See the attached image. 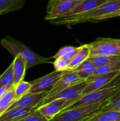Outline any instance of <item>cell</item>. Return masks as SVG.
I'll return each instance as SVG.
<instances>
[{
    "label": "cell",
    "instance_id": "12",
    "mask_svg": "<svg viewBox=\"0 0 120 121\" xmlns=\"http://www.w3.org/2000/svg\"><path fill=\"white\" fill-rule=\"evenodd\" d=\"M120 74V72H115L112 73H110L108 74L90 77L86 79L87 82V86L83 91L82 94L89 93L91 91L97 90L101 87H103L108 84H109L111 82H112L116 77H117Z\"/></svg>",
    "mask_w": 120,
    "mask_h": 121
},
{
    "label": "cell",
    "instance_id": "14",
    "mask_svg": "<svg viewBox=\"0 0 120 121\" xmlns=\"http://www.w3.org/2000/svg\"><path fill=\"white\" fill-rule=\"evenodd\" d=\"M13 65V86H16L21 82L23 81L26 68V63L25 60L18 55L14 57L12 62Z\"/></svg>",
    "mask_w": 120,
    "mask_h": 121
},
{
    "label": "cell",
    "instance_id": "1",
    "mask_svg": "<svg viewBox=\"0 0 120 121\" xmlns=\"http://www.w3.org/2000/svg\"><path fill=\"white\" fill-rule=\"evenodd\" d=\"M120 9V0H108L102 5L81 13L69 15L65 17L49 21L54 25H75L86 22H95L104 20V18Z\"/></svg>",
    "mask_w": 120,
    "mask_h": 121
},
{
    "label": "cell",
    "instance_id": "26",
    "mask_svg": "<svg viewBox=\"0 0 120 121\" xmlns=\"http://www.w3.org/2000/svg\"><path fill=\"white\" fill-rule=\"evenodd\" d=\"M31 87L30 82H27L22 81L16 86H14V94H15V101L18 100L25 94H28V91Z\"/></svg>",
    "mask_w": 120,
    "mask_h": 121
},
{
    "label": "cell",
    "instance_id": "11",
    "mask_svg": "<svg viewBox=\"0 0 120 121\" xmlns=\"http://www.w3.org/2000/svg\"><path fill=\"white\" fill-rule=\"evenodd\" d=\"M48 94V91L41 93H28L15 101L8 109L13 108H30V107H39L43 100Z\"/></svg>",
    "mask_w": 120,
    "mask_h": 121
},
{
    "label": "cell",
    "instance_id": "29",
    "mask_svg": "<svg viewBox=\"0 0 120 121\" xmlns=\"http://www.w3.org/2000/svg\"><path fill=\"white\" fill-rule=\"evenodd\" d=\"M116 17H120V9L115 11V12H113L112 13H110L108 15H107L105 18H104V20L105 19H109V18H116Z\"/></svg>",
    "mask_w": 120,
    "mask_h": 121
},
{
    "label": "cell",
    "instance_id": "22",
    "mask_svg": "<svg viewBox=\"0 0 120 121\" xmlns=\"http://www.w3.org/2000/svg\"><path fill=\"white\" fill-rule=\"evenodd\" d=\"M88 121H120V112L112 111L100 112Z\"/></svg>",
    "mask_w": 120,
    "mask_h": 121
},
{
    "label": "cell",
    "instance_id": "9",
    "mask_svg": "<svg viewBox=\"0 0 120 121\" xmlns=\"http://www.w3.org/2000/svg\"><path fill=\"white\" fill-rule=\"evenodd\" d=\"M87 84H88L86 80H84L80 83H78L75 85L68 87L50 98L45 99L43 100V101L42 102V104H40V106L46 104L53 100L60 99H66V100H74L76 101L82 95L83 91L87 86Z\"/></svg>",
    "mask_w": 120,
    "mask_h": 121
},
{
    "label": "cell",
    "instance_id": "19",
    "mask_svg": "<svg viewBox=\"0 0 120 121\" xmlns=\"http://www.w3.org/2000/svg\"><path fill=\"white\" fill-rule=\"evenodd\" d=\"M14 101L15 94L14 86H13L0 98V116L6 111Z\"/></svg>",
    "mask_w": 120,
    "mask_h": 121
},
{
    "label": "cell",
    "instance_id": "17",
    "mask_svg": "<svg viewBox=\"0 0 120 121\" xmlns=\"http://www.w3.org/2000/svg\"><path fill=\"white\" fill-rule=\"evenodd\" d=\"M108 1V0H83L79 4V5L74 10L71 15L86 12L102 5L103 4L107 2Z\"/></svg>",
    "mask_w": 120,
    "mask_h": 121
},
{
    "label": "cell",
    "instance_id": "3",
    "mask_svg": "<svg viewBox=\"0 0 120 121\" xmlns=\"http://www.w3.org/2000/svg\"><path fill=\"white\" fill-rule=\"evenodd\" d=\"M120 87V74L116 77L112 82H111L109 84L101 87L97 90L91 91L89 93H86L82 94L78 100H76L73 104L67 107L66 110H69L74 108L94 104L97 103H100L104 101L109 99Z\"/></svg>",
    "mask_w": 120,
    "mask_h": 121
},
{
    "label": "cell",
    "instance_id": "2",
    "mask_svg": "<svg viewBox=\"0 0 120 121\" xmlns=\"http://www.w3.org/2000/svg\"><path fill=\"white\" fill-rule=\"evenodd\" d=\"M0 43L14 57L20 55L25 61L27 69L40 64L53 63L52 57H44L37 55L25 44L15 40L10 35H6L4 38L1 39Z\"/></svg>",
    "mask_w": 120,
    "mask_h": 121
},
{
    "label": "cell",
    "instance_id": "8",
    "mask_svg": "<svg viewBox=\"0 0 120 121\" xmlns=\"http://www.w3.org/2000/svg\"><path fill=\"white\" fill-rule=\"evenodd\" d=\"M74 102L75 101L74 100H66L62 99H55L39 106L37 110L50 121Z\"/></svg>",
    "mask_w": 120,
    "mask_h": 121
},
{
    "label": "cell",
    "instance_id": "24",
    "mask_svg": "<svg viewBox=\"0 0 120 121\" xmlns=\"http://www.w3.org/2000/svg\"><path fill=\"white\" fill-rule=\"evenodd\" d=\"M78 50V47L74 46H65L59 50V51L55 54V55L52 57L54 59L61 58L65 60H70L74 57Z\"/></svg>",
    "mask_w": 120,
    "mask_h": 121
},
{
    "label": "cell",
    "instance_id": "5",
    "mask_svg": "<svg viewBox=\"0 0 120 121\" xmlns=\"http://www.w3.org/2000/svg\"><path fill=\"white\" fill-rule=\"evenodd\" d=\"M83 0H50L45 20L50 21L71 15Z\"/></svg>",
    "mask_w": 120,
    "mask_h": 121
},
{
    "label": "cell",
    "instance_id": "15",
    "mask_svg": "<svg viewBox=\"0 0 120 121\" xmlns=\"http://www.w3.org/2000/svg\"><path fill=\"white\" fill-rule=\"evenodd\" d=\"M90 57V46L88 44H84L78 47V50L74 57L71 59L68 71L71 72L75 70L83 62H85Z\"/></svg>",
    "mask_w": 120,
    "mask_h": 121
},
{
    "label": "cell",
    "instance_id": "10",
    "mask_svg": "<svg viewBox=\"0 0 120 121\" xmlns=\"http://www.w3.org/2000/svg\"><path fill=\"white\" fill-rule=\"evenodd\" d=\"M83 81L84 80L80 78L74 71L67 72L56 82L52 88L48 91V94L45 99L50 98L63 91L64 89L70 87L73 85H75L78 83H80Z\"/></svg>",
    "mask_w": 120,
    "mask_h": 121
},
{
    "label": "cell",
    "instance_id": "6",
    "mask_svg": "<svg viewBox=\"0 0 120 121\" xmlns=\"http://www.w3.org/2000/svg\"><path fill=\"white\" fill-rule=\"evenodd\" d=\"M88 45L90 57L120 56V39L98 38Z\"/></svg>",
    "mask_w": 120,
    "mask_h": 121
},
{
    "label": "cell",
    "instance_id": "16",
    "mask_svg": "<svg viewBox=\"0 0 120 121\" xmlns=\"http://www.w3.org/2000/svg\"><path fill=\"white\" fill-rule=\"evenodd\" d=\"M25 0H0V16L21 9Z\"/></svg>",
    "mask_w": 120,
    "mask_h": 121
},
{
    "label": "cell",
    "instance_id": "13",
    "mask_svg": "<svg viewBox=\"0 0 120 121\" xmlns=\"http://www.w3.org/2000/svg\"><path fill=\"white\" fill-rule=\"evenodd\" d=\"M37 108V107H30L8 109L0 116V121H20Z\"/></svg>",
    "mask_w": 120,
    "mask_h": 121
},
{
    "label": "cell",
    "instance_id": "18",
    "mask_svg": "<svg viewBox=\"0 0 120 121\" xmlns=\"http://www.w3.org/2000/svg\"><path fill=\"white\" fill-rule=\"evenodd\" d=\"M95 68L120 61V56H94L87 59Z\"/></svg>",
    "mask_w": 120,
    "mask_h": 121
},
{
    "label": "cell",
    "instance_id": "7",
    "mask_svg": "<svg viewBox=\"0 0 120 121\" xmlns=\"http://www.w3.org/2000/svg\"><path fill=\"white\" fill-rule=\"evenodd\" d=\"M69 71H56L43 76L35 81L30 82L31 87L28 93H41L49 91L54 85L56 82L65 73Z\"/></svg>",
    "mask_w": 120,
    "mask_h": 121
},
{
    "label": "cell",
    "instance_id": "21",
    "mask_svg": "<svg viewBox=\"0 0 120 121\" xmlns=\"http://www.w3.org/2000/svg\"><path fill=\"white\" fill-rule=\"evenodd\" d=\"M110 111L120 112V87L108 100L107 104H105V106L103 107L100 112Z\"/></svg>",
    "mask_w": 120,
    "mask_h": 121
},
{
    "label": "cell",
    "instance_id": "28",
    "mask_svg": "<svg viewBox=\"0 0 120 121\" xmlns=\"http://www.w3.org/2000/svg\"><path fill=\"white\" fill-rule=\"evenodd\" d=\"M20 121H49L46 118H45L37 109L33 112L30 113L26 117L23 118Z\"/></svg>",
    "mask_w": 120,
    "mask_h": 121
},
{
    "label": "cell",
    "instance_id": "30",
    "mask_svg": "<svg viewBox=\"0 0 120 121\" xmlns=\"http://www.w3.org/2000/svg\"><path fill=\"white\" fill-rule=\"evenodd\" d=\"M12 86H1V87H0V98Z\"/></svg>",
    "mask_w": 120,
    "mask_h": 121
},
{
    "label": "cell",
    "instance_id": "23",
    "mask_svg": "<svg viewBox=\"0 0 120 121\" xmlns=\"http://www.w3.org/2000/svg\"><path fill=\"white\" fill-rule=\"evenodd\" d=\"M115 72H120V61L108 65L96 67L95 72H93L91 77L108 74Z\"/></svg>",
    "mask_w": 120,
    "mask_h": 121
},
{
    "label": "cell",
    "instance_id": "4",
    "mask_svg": "<svg viewBox=\"0 0 120 121\" xmlns=\"http://www.w3.org/2000/svg\"><path fill=\"white\" fill-rule=\"evenodd\" d=\"M108 100L63 111L50 121H88L100 112Z\"/></svg>",
    "mask_w": 120,
    "mask_h": 121
},
{
    "label": "cell",
    "instance_id": "25",
    "mask_svg": "<svg viewBox=\"0 0 120 121\" xmlns=\"http://www.w3.org/2000/svg\"><path fill=\"white\" fill-rule=\"evenodd\" d=\"M13 86V65L12 63L0 76V87Z\"/></svg>",
    "mask_w": 120,
    "mask_h": 121
},
{
    "label": "cell",
    "instance_id": "27",
    "mask_svg": "<svg viewBox=\"0 0 120 121\" xmlns=\"http://www.w3.org/2000/svg\"><path fill=\"white\" fill-rule=\"evenodd\" d=\"M70 62V60L57 58L52 64L56 71H68V67L69 66Z\"/></svg>",
    "mask_w": 120,
    "mask_h": 121
},
{
    "label": "cell",
    "instance_id": "20",
    "mask_svg": "<svg viewBox=\"0 0 120 121\" xmlns=\"http://www.w3.org/2000/svg\"><path fill=\"white\" fill-rule=\"evenodd\" d=\"M95 70V67L88 60H86L74 71L79 75L80 78L83 80H86V79L93 75Z\"/></svg>",
    "mask_w": 120,
    "mask_h": 121
}]
</instances>
